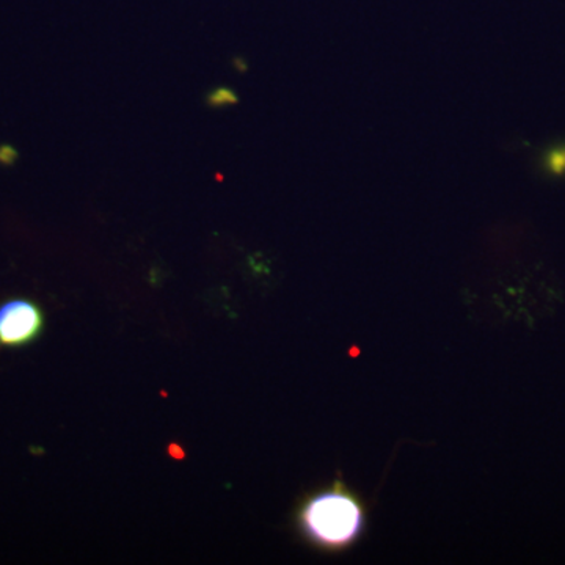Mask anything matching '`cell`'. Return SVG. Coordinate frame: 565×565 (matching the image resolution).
I'll return each mask as SVG.
<instances>
[{
    "instance_id": "1",
    "label": "cell",
    "mask_w": 565,
    "mask_h": 565,
    "mask_svg": "<svg viewBox=\"0 0 565 565\" xmlns=\"http://www.w3.org/2000/svg\"><path fill=\"white\" fill-rule=\"evenodd\" d=\"M362 501L349 492L343 484L308 498L299 512L300 530L305 537L326 550L351 546L364 530Z\"/></svg>"
},
{
    "instance_id": "2",
    "label": "cell",
    "mask_w": 565,
    "mask_h": 565,
    "mask_svg": "<svg viewBox=\"0 0 565 565\" xmlns=\"http://www.w3.org/2000/svg\"><path fill=\"white\" fill-rule=\"evenodd\" d=\"M44 315L31 300L17 299L0 305V345H28L43 332Z\"/></svg>"
}]
</instances>
